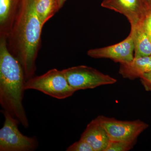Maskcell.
Here are the masks:
<instances>
[{"instance_id": "obj_1", "label": "cell", "mask_w": 151, "mask_h": 151, "mask_svg": "<svg viewBox=\"0 0 151 151\" xmlns=\"http://www.w3.org/2000/svg\"><path fill=\"white\" fill-rule=\"evenodd\" d=\"M43 26L32 0H22L7 42L10 52L21 64L26 81L34 76L36 70Z\"/></svg>"}, {"instance_id": "obj_2", "label": "cell", "mask_w": 151, "mask_h": 151, "mask_svg": "<svg viewBox=\"0 0 151 151\" xmlns=\"http://www.w3.org/2000/svg\"><path fill=\"white\" fill-rule=\"evenodd\" d=\"M26 80L21 64L0 38V105L25 128L29 127L23 101Z\"/></svg>"}, {"instance_id": "obj_3", "label": "cell", "mask_w": 151, "mask_h": 151, "mask_svg": "<svg viewBox=\"0 0 151 151\" xmlns=\"http://www.w3.org/2000/svg\"><path fill=\"white\" fill-rule=\"evenodd\" d=\"M25 89L37 90L59 100L70 97L76 92L68 84L62 70L56 68L27 80Z\"/></svg>"}, {"instance_id": "obj_4", "label": "cell", "mask_w": 151, "mask_h": 151, "mask_svg": "<svg viewBox=\"0 0 151 151\" xmlns=\"http://www.w3.org/2000/svg\"><path fill=\"white\" fill-rule=\"evenodd\" d=\"M4 122L0 129V151H33L39 147L36 137L23 134L18 128L19 122L10 114L2 110Z\"/></svg>"}, {"instance_id": "obj_5", "label": "cell", "mask_w": 151, "mask_h": 151, "mask_svg": "<svg viewBox=\"0 0 151 151\" xmlns=\"http://www.w3.org/2000/svg\"><path fill=\"white\" fill-rule=\"evenodd\" d=\"M62 71L68 84L76 91L94 89L117 82L116 78L86 65L73 66Z\"/></svg>"}, {"instance_id": "obj_6", "label": "cell", "mask_w": 151, "mask_h": 151, "mask_svg": "<svg viewBox=\"0 0 151 151\" xmlns=\"http://www.w3.org/2000/svg\"><path fill=\"white\" fill-rule=\"evenodd\" d=\"M97 118L111 141L136 143L138 137L149 127L148 124L140 120L121 121L103 116Z\"/></svg>"}, {"instance_id": "obj_7", "label": "cell", "mask_w": 151, "mask_h": 151, "mask_svg": "<svg viewBox=\"0 0 151 151\" xmlns=\"http://www.w3.org/2000/svg\"><path fill=\"white\" fill-rule=\"evenodd\" d=\"M101 6L125 16L129 22L131 29L142 24L150 10L147 0H103Z\"/></svg>"}, {"instance_id": "obj_8", "label": "cell", "mask_w": 151, "mask_h": 151, "mask_svg": "<svg viewBox=\"0 0 151 151\" xmlns=\"http://www.w3.org/2000/svg\"><path fill=\"white\" fill-rule=\"evenodd\" d=\"M88 56L94 58H108L120 63L132 61L134 57V44L133 33L119 43L111 46L92 49L87 52Z\"/></svg>"}, {"instance_id": "obj_9", "label": "cell", "mask_w": 151, "mask_h": 151, "mask_svg": "<svg viewBox=\"0 0 151 151\" xmlns=\"http://www.w3.org/2000/svg\"><path fill=\"white\" fill-rule=\"evenodd\" d=\"M80 139L86 141L94 151H105L110 141L107 132L97 117L87 125Z\"/></svg>"}, {"instance_id": "obj_10", "label": "cell", "mask_w": 151, "mask_h": 151, "mask_svg": "<svg viewBox=\"0 0 151 151\" xmlns=\"http://www.w3.org/2000/svg\"><path fill=\"white\" fill-rule=\"evenodd\" d=\"M22 0H0V38L7 39Z\"/></svg>"}, {"instance_id": "obj_11", "label": "cell", "mask_w": 151, "mask_h": 151, "mask_svg": "<svg viewBox=\"0 0 151 151\" xmlns=\"http://www.w3.org/2000/svg\"><path fill=\"white\" fill-rule=\"evenodd\" d=\"M119 73L123 78L134 80L151 73V56L134 58L131 62L120 63Z\"/></svg>"}, {"instance_id": "obj_12", "label": "cell", "mask_w": 151, "mask_h": 151, "mask_svg": "<svg viewBox=\"0 0 151 151\" xmlns=\"http://www.w3.org/2000/svg\"><path fill=\"white\" fill-rule=\"evenodd\" d=\"M133 33L134 44V57L151 56V41L143 28L142 24L134 29Z\"/></svg>"}, {"instance_id": "obj_13", "label": "cell", "mask_w": 151, "mask_h": 151, "mask_svg": "<svg viewBox=\"0 0 151 151\" xmlns=\"http://www.w3.org/2000/svg\"><path fill=\"white\" fill-rule=\"evenodd\" d=\"M32 2L43 25L60 10L55 0H32Z\"/></svg>"}, {"instance_id": "obj_14", "label": "cell", "mask_w": 151, "mask_h": 151, "mask_svg": "<svg viewBox=\"0 0 151 151\" xmlns=\"http://www.w3.org/2000/svg\"><path fill=\"white\" fill-rule=\"evenodd\" d=\"M135 144L124 141L110 140L105 151H128L133 148Z\"/></svg>"}, {"instance_id": "obj_15", "label": "cell", "mask_w": 151, "mask_h": 151, "mask_svg": "<svg viewBox=\"0 0 151 151\" xmlns=\"http://www.w3.org/2000/svg\"><path fill=\"white\" fill-rule=\"evenodd\" d=\"M66 151H94L86 141L80 139L66 149Z\"/></svg>"}, {"instance_id": "obj_16", "label": "cell", "mask_w": 151, "mask_h": 151, "mask_svg": "<svg viewBox=\"0 0 151 151\" xmlns=\"http://www.w3.org/2000/svg\"><path fill=\"white\" fill-rule=\"evenodd\" d=\"M142 26L151 41V10L146 15L143 21Z\"/></svg>"}, {"instance_id": "obj_17", "label": "cell", "mask_w": 151, "mask_h": 151, "mask_svg": "<svg viewBox=\"0 0 151 151\" xmlns=\"http://www.w3.org/2000/svg\"><path fill=\"white\" fill-rule=\"evenodd\" d=\"M140 79L146 91L151 92V73H144Z\"/></svg>"}, {"instance_id": "obj_18", "label": "cell", "mask_w": 151, "mask_h": 151, "mask_svg": "<svg viewBox=\"0 0 151 151\" xmlns=\"http://www.w3.org/2000/svg\"><path fill=\"white\" fill-rule=\"evenodd\" d=\"M66 1L67 0H55L60 9L62 8Z\"/></svg>"}, {"instance_id": "obj_19", "label": "cell", "mask_w": 151, "mask_h": 151, "mask_svg": "<svg viewBox=\"0 0 151 151\" xmlns=\"http://www.w3.org/2000/svg\"><path fill=\"white\" fill-rule=\"evenodd\" d=\"M150 9L151 10V0H147Z\"/></svg>"}]
</instances>
